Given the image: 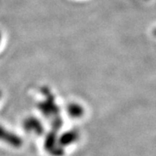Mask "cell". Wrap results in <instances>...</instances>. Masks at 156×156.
<instances>
[{
	"instance_id": "obj_1",
	"label": "cell",
	"mask_w": 156,
	"mask_h": 156,
	"mask_svg": "<svg viewBox=\"0 0 156 156\" xmlns=\"http://www.w3.org/2000/svg\"><path fill=\"white\" fill-rule=\"evenodd\" d=\"M43 95H44V100L37 103V108L42 115L46 117L50 122L60 116V108L56 103L55 97L47 87L41 89Z\"/></svg>"
},
{
	"instance_id": "obj_2",
	"label": "cell",
	"mask_w": 156,
	"mask_h": 156,
	"mask_svg": "<svg viewBox=\"0 0 156 156\" xmlns=\"http://www.w3.org/2000/svg\"><path fill=\"white\" fill-rule=\"evenodd\" d=\"M44 149L50 154L53 156H63L64 155V148L59 145L58 137L56 130H51L45 137L44 142Z\"/></svg>"
},
{
	"instance_id": "obj_3",
	"label": "cell",
	"mask_w": 156,
	"mask_h": 156,
	"mask_svg": "<svg viewBox=\"0 0 156 156\" xmlns=\"http://www.w3.org/2000/svg\"><path fill=\"white\" fill-rule=\"evenodd\" d=\"M0 141H3L12 147H21L23 145L22 138L17 134L10 131L0 125Z\"/></svg>"
},
{
	"instance_id": "obj_4",
	"label": "cell",
	"mask_w": 156,
	"mask_h": 156,
	"mask_svg": "<svg viewBox=\"0 0 156 156\" xmlns=\"http://www.w3.org/2000/svg\"><path fill=\"white\" fill-rule=\"evenodd\" d=\"M23 128L30 134L36 135H42L44 132V128L43 123L38 118L35 116L26 117L23 122Z\"/></svg>"
},
{
	"instance_id": "obj_5",
	"label": "cell",
	"mask_w": 156,
	"mask_h": 156,
	"mask_svg": "<svg viewBox=\"0 0 156 156\" xmlns=\"http://www.w3.org/2000/svg\"><path fill=\"white\" fill-rule=\"evenodd\" d=\"M80 133L77 129H70L64 132L58 137V143L63 148L65 147L72 145L79 140Z\"/></svg>"
},
{
	"instance_id": "obj_6",
	"label": "cell",
	"mask_w": 156,
	"mask_h": 156,
	"mask_svg": "<svg viewBox=\"0 0 156 156\" xmlns=\"http://www.w3.org/2000/svg\"><path fill=\"white\" fill-rule=\"evenodd\" d=\"M67 113L72 119H79L84 115V108L77 102H69L67 105Z\"/></svg>"
},
{
	"instance_id": "obj_7",
	"label": "cell",
	"mask_w": 156,
	"mask_h": 156,
	"mask_svg": "<svg viewBox=\"0 0 156 156\" xmlns=\"http://www.w3.org/2000/svg\"><path fill=\"white\" fill-rule=\"evenodd\" d=\"M153 34H154V37H156V28L153 30Z\"/></svg>"
},
{
	"instance_id": "obj_8",
	"label": "cell",
	"mask_w": 156,
	"mask_h": 156,
	"mask_svg": "<svg viewBox=\"0 0 156 156\" xmlns=\"http://www.w3.org/2000/svg\"><path fill=\"white\" fill-rule=\"evenodd\" d=\"M1 40H2V34L0 32V44H1Z\"/></svg>"
},
{
	"instance_id": "obj_9",
	"label": "cell",
	"mask_w": 156,
	"mask_h": 156,
	"mask_svg": "<svg viewBox=\"0 0 156 156\" xmlns=\"http://www.w3.org/2000/svg\"><path fill=\"white\" fill-rule=\"evenodd\" d=\"M1 96H2V92L0 91V98H1Z\"/></svg>"
}]
</instances>
